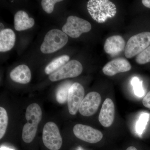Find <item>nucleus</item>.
<instances>
[{"label": "nucleus", "mask_w": 150, "mask_h": 150, "mask_svg": "<svg viewBox=\"0 0 150 150\" xmlns=\"http://www.w3.org/2000/svg\"><path fill=\"white\" fill-rule=\"evenodd\" d=\"M35 24V21L29 18L27 13L23 11H18L14 16V28L17 31L26 30Z\"/></svg>", "instance_id": "15"}, {"label": "nucleus", "mask_w": 150, "mask_h": 150, "mask_svg": "<svg viewBox=\"0 0 150 150\" xmlns=\"http://www.w3.org/2000/svg\"><path fill=\"white\" fill-rule=\"evenodd\" d=\"M142 3L146 7L150 8V0H143Z\"/></svg>", "instance_id": "25"}, {"label": "nucleus", "mask_w": 150, "mask_h": 150, "mask_svg": "<svg viewBox=\"0 0 150 150\" xmlns=\"http://www.w3.org/2000/svg\"><path fill=\"white\" fill-rule=\"evenodd\" d=\"M150 45V32H142L133 35L126 43L125 56L131 59L142 53Z\"/></svg>", "instance_id": "4"}, {"label": "nucleus", "mask_w": 150, "mask_h": 150, "mask_svg": "<svg viewBox=\"0 0 150 150\" xmlns=\"http://www.w3.org/2000/svg\"><path fill=\"white\" fill-rule=\"evenodd\" d=\"M0 150H14L10 148H7L5 146H1Z\"/></svg>", "instance_id": "26"}, {"label": "nucleus", "mask_w": 150, "mask_h": 150, "mask_svg": "<svg viewBox=\"0 0 150 150\" xmlns=\"http://www.w3.org/2000/svg\"><path fill=\"white\" fill-rule=\"evenodd\" d=\"M84 88L82 85L77 82L72 84L69 90L67 100L68 109L71 115L76 114L84 98Z\"/></svg>", "instance_id": "9"}, {"label": "nucleus", "mask_w": 150, "mask_h": 150, "mask_svg": "<svg viewBox=\"0 0 150 150\" xmlns=\"http://www.w3.org/2000/svg\"><path fill=\"white\" fill-rule=\"evenodd\" d=\"M131 64L126 59L118 58L108 63L103 68V72L108 76H114L120 73L126 72L131 69Z\"/></svg>", "instance_id": "11"}, {"label": "nucleus", "mask_w": 150, "mask_h": 150, "mask_svg": "<svg viewBox=\"0 0 150 150\" xmlns=\"http://www.w3.org/2000/svg\"><path fill=\"white\" fill-rule=\"evenodd\" d=\"M16 41V35L10 28L4 29L0 32V52L10 51L13 48Z\"/></svg>", "instance_id": "16"}, {"label": "nucleus", "mask_w": 150, "mask_h": 150, "mask_svg": "<svg viewBox=\"0 0 150 150\" xmlns=\"http://www.w3.org/2000/svg\"><path fill=\"white\" fill-rule=\"evenodd\" d=\"M62 1V0H43L41 1V6L45 12L50 14L53 12L55 4Z\"/></svg>", "instance_id": "23"}, {"label": "nucleus", "mask_w": 150, "mask_h": 150, "mask_svg": "<svg viewBox=\"0 0 150 150\" xmlns=\"http://www.w3.org/2000/svg\"><path fill=\"white\" fill-rule=\"evenodd\" d=\"M0 26H1V31H2V30H4V24H3L2 23H0Z\"/></svg>", "instance_id": "28"}, {"label": "nucleus", "mask_w": 150, "mask_h": 150, "mask_svg": "<svg viewBox=\"0 0 150 150\" xmlns=\"http://www.w3.org/2000/svg\"><path fill=\"white\" fill-rule=\"evenodd\" d=\"M83 71V66L79 61H70L56 71L49 75L52 82L57 81L67 78H75L79 76Z\"/></svg>", "instance_id": "7"}, {"label": "nucleus", "mask_w": 150, "mask_h": 150, "mask_svg": "<svg viewBox=\"0 0 150 150\" xmlns=\"http://www.w3.org/2000/svg\"><path fill=\"white\" fill-rule=\"evenodd\" d=\"M142 102L145 107L150 108V91L143 98Z\"/></svg>", "instance_id": "24"}, {"label": "nucleus", "mask_w": 150, "mask_h": 150, "mask_svg": "<svg viewBox=\"0 0 150 150\" xmlns=\"http://www.w3.org/2000/svg\"><path fill=\"white\" fill-rule=\"evenodd\" d=\"M89 22L77 16H69L67 23L62 27V30L67 35L72 38H77L82 33H87L91 29Z\"/></svg>", "instance_id": "5"}, {"label": "nucleus", "mask_w": 150, "mask_h": 150, "mask_svg": "<svg viewBox=\"0 0 150 150\" xmlns=\"http://www.w3.org/2000/svg\"><path fill=\"white\" fill-rule=\"evenodd\" d=\"M73 132L78 139L91 144L99 142L103 137L102 133L99 130L83 124L75 125L73 128Z\"/></svg>", "instance_id": "8"}, {"label": "nucleus", "mask_w": 150, "mask_h": 150, "mask_svg": "<svg viewBox=\"0 0 150 150\" xmlns=\"http://www.w3.org/2000/svg\"><path fill=\"white\" fill-rule=\"evenodd\" d=\"M42 115V110L37 103H32L28 106L25 115L27 123L23 126L22 133L23 140L25 143H31L35 138Z\"/></svg>", "instance_id": "1"}, {"label": "nucleus", "mask_w": 150, "mask_h": 150, "mask_svg": "<svg viewBox=\"0 0 150 150\" xmlns=\"http://www.w3.org/2000/svg\"><path fill=\"white\" fill-rule=\"evenodd\" d=\"M43 144L50 150H59L62 147V138L58 126L54 122H48L43 127Z\"/></svg>", "instance_id": "6"}, {"label": "nucleus", "mask_w": 150, "mask_h": 150, "mask_svg": "<svg viewBox=\"0 0 150 150\" xmlns=\"http://www.w3.org/2000/svg\"><path fill=\"white\" fill-rule=\"evenodd\" d=\"M149 118V114L144 113L140 116L136 124V131L139 134H142L145 130Z\"/></svg>", "instance_id": "20"}, {"label": "nucleus", "mask_w": 150, "mask_h": 150, "mask_svg": "<svg viewBox=\"0 0 150 150\" xmlns=\"http://www.w3.org/2000/svg\"><path fill=\"white\" fill-rule=\"evenodd\" d=\"M136 62L139 64H144L150 62V45L143 52L137 55Z\"/></svg>", "instance_id": "22"}, {"label": "nucleus", "mask_w": 150, "mask_h": 150, "mask_svg": "<svg viewBox=\"0 0 150 150\" xmlns=\"http://www.w3.org/2000/svg\"><path fill=\"white\" fill-rule=\"evenodd\" d=\"M101 101V96L98 93H89L82 101L79 111L81 115L84 116H91L97 111Z\"/></svg>", "instance_id": "10"}, {"label": "nucleus", "mask_w": 150, "mask_h": 150, "mask_svg": "<svg viewBox=\"0 0 150 150\" xmlns=\"http://www.w3.org/2000/svg\"><path fill=\"white\" fill-rule=\"evenodd\" d=\"M115 114V105L113 101L110 98H106L102 105L98 116L100 123L105 127H110L114 121Z\"/></svg>", "instance_id": "12"}, {"label": "nucleus", "mask_w": 150, "mask_h": 150, "mask_svg": "<svg viewBox=\"0 0 150 150\" xmlns=\"http://www.w3.org/2000/svg\"><path fill=\"white\" fill-rule=\"evenodd\" d=\"M8 115L6 110L4 108L0 107V139H2L5 134L8 124Z\"/></svg>", "instance_id": "19"}, {"label": "nucleus", "mask_w": 150, "mask_h": 150, "mask_svg": "<svg viewBox=\"0 0 150 150\" xmlns=\"http://www.w3.org/2000/svg\"><path fill=\"white\" fill-rule=\"evenodd\" d=\"M72 82L70 81L64 82L58 87L56 92V98L60 104H64L68 100V95Z\"/></svg>", "instance_id": "18"}, {"label": "nucleus", "mask_w": 150, "mask_h": 150, "mask_svg": "<svg viewBox=\"0 0 150 150\" xmlns=\"http://www.w3.org/2000/svg\"><path fill=\"white\" fill-rule=\"evenodd\" d=\"M69 59V56L67 55H63L56 58L46 66L45 69V73L47 75H51L66 64Z\"/></svg>", "instance_id": "17"}, {"label": "nucleus", "mask_w": 150, "mask_h": 150, "mask_svg": "<svg viewBox=\"0 0 150 150\" xmlns=\"http://www.w3.org/2000/svg\"><path fill=\"white\" fill-rule=\"evenodd\" d=\"M124 39L119 35H112L107 38L104 43L105 53L112 56H116L125 49Z\"/></svg>", "instance_id": "13"}, {"label": "nucleus", "mask_w": 150, "mask_h": 150, "mask_svg": "<svg viewBox=\"0 0 150 150\" xmlns=\"http://www.w3.org/2000/svg\"><path fill=\"white\" fill-rule=\"evenodd\" d=\"M131 83L134 88L135 95L139 97L144 96V91L143 87V81H140L139 78L134 77L132 78Z\"/></svg>", "instance_id": "21"}, {"label": "nucleus", "mask_w": 150, "mask_h": 150, "mask_svg": "<svg viewBox=\"0 0 150 150\" xmlns=\"http://www.w3.org/2000/svg\"><path fill=\"white\" fill-rule=\"evenodd\" d=\"M126 150H138L134 146H130L127 148Z\"/></svg>", "instance_id": "27"}, {"label": "nucleus", "mask_w": 150, "mask_h": 150, "mask_svg": "<svg viewBox=\"0 0 150 150\" xmlns=\"http://www.w3.org/2000/svg\"><path fill=\"white\" fill-rule=\"evenodd\" d=\"M87 7L91 17L99 23H103L108 19L113 18L117 12L116 6L108 0H90Z\"/></svg>", "instance_id": "2"}, {"label": "nucleus", "mask_w": 150, "mask_h": 150, "mask_svg": "<svg viewBox=\"0 0 150 150\" xmlns=\"http://www.w3.org/2000/svg\"><path fill=\"white\" fill-rule=\"evenodd\" d=\"M68 40V35L63 31L57 29L51 30L45 35L40 46V51L45 54L54 53L64 47Z\"/></svg>", "instance_id": "3"}, {"label": "nucleus", "mask_w": 150, "mask_h": 150, "mask_svg": "<svg viewBox=\"0 0 150 150\" xmlns=\"http://www.w3.org/2000/svg\"><path fill=\"white\" fill-rule=\"evenodd\" d=\"M10 76L15 82L25 84L29 83L31 80V72L26 65H21L12 70Z\"/></svg>", "instance_id": "14"}]
</instances>
